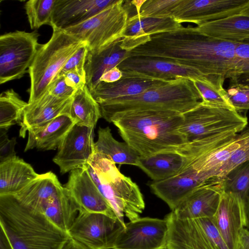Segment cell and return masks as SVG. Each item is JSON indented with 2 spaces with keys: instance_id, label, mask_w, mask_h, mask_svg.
<instances>
[{
  "instance_id": "cell-1",
  "label": "cell",
  "mask_w": 249,
  "mask_h": 249,
  "mask_svg": "<svg viewBox=\"0 0 249 249\" xmlns=\"http://www.w3.org/2000/svg\"><path fill=\"white\" fill-rule=\"evenodd\" d=\"M238 43L214 38L196 27L182 26L173 31L151 35L129 53L175 62L194 69L202 76L221 75L233 83Z\"/></svg>"
},
{
  "instance_id": "cell-2",
  "label": "cell",
  "mask_w": 249,
  "mask_h": 249,
  "mask_svg": "<svg viewBox=\"0 0 249 249\" xmlns=\"http://www.w3.org/2000/svg\"><path fill=\"white\" fill-rule=\"evenodd\" d=\"M141 157L174 149L188 142L179 128L182 113L169 110H133L116 113L107 121Z\"/></svg>"
},
{
  "instance_id": "cell-3",
  "label": "cell",
  "mask_w": 249,
  "mask_h": 249,
  "mask_svg": "<svg viewBox=\"0 0 249 249\" xmlns=\"http://www.w3.org/2000/svg\"><path fill=\"white\" fill-rule=\"evenodd\" d=\"M0 226L14 249H63L71 238L45 216L11 195H0Z\"/></svg>"
},
{
  "instance_id": "cell-4",
  "label": "cell",
  "mask_w": 249,
  "mask_h": 249,
  "mask_svg": "<svg viewBox=\"0 0 249 249\" xmlns=\"http://www.w3.org/2000/svg\"><path fill=\"white\" fill-rule=\"evenodd\" d=\"M84 167L121 222L125 223L124 217L129 221L140 217L145 205L139 187L109 157L94 150Z\"/></svg>"
},
{
  "instance_id": "cell-5",
  "label": "cell",
  "mask_w": 249,
  "mask_h": 249,
  "mask_svg": "<svg viewBox=\"0 0 249 249\" xmlns=\"http://www.w3.org/2000/svg\"><path fill=\"white\" fill-rule=\"evenodd\" d=\"M201 101L193 80L181 77L140 94L114 99L100 106L102 117L107 121L116 113L128 111L169 110L183 113Z\"/></svg>"
},
{
  "instance_id": "cell-6",
  "label": "cell",
  "mask_w": 249,
  "mask_h": 249,
  "mask_svg": "<svg viewBox=\"0 0 249 249\" xmlns=\"http://www.w3.org/2000/svg\"><path fill=\"white\" fill-rule=\"evenodd\" d=\"M16 198L67 232L78 213L83 211L52 171L40 174L18 192Z\"/></svg>"
},
{
  "instance_id": "cell-7",
  "label": "cell",
  "mask_w": 249,
  "mask_h": 249,
  "mask_svg": "<svg viewBox=\"0 0 249 249\" xmlns=\"http://www.w3.org/2000/svg\"><path fill=\"white\" fill-rule=\"evenodd\" d=\"M53 30L51 37L45 44H40L29 69V103L46 92L67 60L86 43L64 30Z\"/></svg>"
},
{
  "instance_id": "cell-8",
  "label": "cell",
  "mask_w": 249,
  "mask_h": 249,
  "mask_svg": "<svg viewBox=\"0 0 249 249\" xmlns=\"http://www.w3.org/2000/svg\"><path fill=\"white\" fill-rule=\"evenodd\" d=\"M183 122L179 131L188 142L225 131L240 132L248 124V119L235 109L200 101L182 113Z\"/></svg>"
},
{
  "instance_id": "cell-9",
  "label": "cell",
  "mask_w": 249,
  "mask_h": 249,
  "mask_svg": "<svg viewBox=\"0 0 249 249\" xmlns=\"http://www.w3.org/2000/svg\"><path fill=\"white\" fill-rule=\"evenodd\" d=\"M129 17L125 1L116 2L88 20L64 31L86 42L89 50H102L124 37Z\"/></svg>"
},
{
  "instance_id": "cell-10",
  "label": "cell",
  "mask_w": 249,
  "mask_h": 249,
  "mask_svg": "<svg viewBox=\"0 0 249 249\" xmlns=\"http://www.w3.org/2000/svg\"><path fill=\"white\" fill-rule=\"evenodd\" d=\"M167 249H229L211 218L182 219L171 211Z\"/></svg>"
},
{
  "instance_id": "cell-11",
  "label": "cell",
  "mask_w": 249,
  "mask_h": 249,
  "mask_svg": "<svg viewBox=\"0 0 249 249\" xmlns=\"http://www.w3.org/2000/svg\"><path fill=\"white\" fill-rule=\"evenodd\" d=\"M36 31H16L0 36V84L28 73L40 44Z\"/></svg>"
},
{
  "instance_id": "cell-12",
  "label": "cell",
  "mask_w": 249,
  "mask_h": 249,
  "mask_svg": "<svg viewBox=\"0 0 249 249\" xmlns=\"http://www.w3.org/2000/svg\"><path fill=\"white\" fill-rule=\"evenodd\" d=\"M125 223L102 213L80 212L69 229L71 238L89 249H113Z\"/></svg>"
},
{
  "instance_id": "cell-13",
  "label": "cell",
  "mask_w": 249,
  "mask_h": 249,
  "mask_svg": "<svg viewBox=\"0 0 249 249\" xmlns=\"http://www.w3.org/2000/svg\"><path fill=\"white\" fill-rule=\"evenodd\" d=\"M249 14V0H180L172 17L179 23H201Z\"/></svg>"
},
{
  "instance_id": "cell-14",
  "label": "cell",
  "mask_w": 249,
  "mask_h": 249,
  "mask_svg": "<svg viewBox=\"0 0 249 249\" xmlns=\"http://www.w3.org/2000/svg\"><path fill=\"white\" fill-rule=\"evenodd\" d=\"M166 219L139 217L125 223L113 249H167Z\"/></svg>"
},
{
  "instance_id": "cell-15",
  "label": "cell",
  "mask_w": 249,
  "mask_h": 249,
  "mask_svg": "<svg viewBox=\"0 0 249 249\" xmlns=\"http://www.w3.org/2000/svg\"><path fill=\"white\" fill-rule=\"evenodd\" d=\"M94 130L75 124L67 133L53 159L61 174L88 164L94 152Z\"/></svg>"
},
{
  "instance_id": "cell-16",
  "label": "cell",
  "mask_w": 249,
  "mask_h": 249,
  "mask_svg": "<svg viewBox=\"0 0 249 249\" xmlns=\"http://www.w3.org/2000/svg\"><path fill=\"white\" fill-rule=\"evenodd\" d=\"M123 75L171 80L202 75L194 69L171 61L146 56H128L118 66Z\"/></svg>"
},
{
  "instance_id": "cell-17",
  "label": "cell",
  "mask_w": 249,
  "mask_h": 249,
  "mask_svg": "<svg viewBox=\"0 0 249 249\" xmlns=\"http://www.w3.org/2000/svg\"><path fill=\"white\" fill-rule=\"evenodd\" d=\"M64 187L83 211L117 217L85 167L71 171Z\"/></svg>"
},
{
  "instance_id": "cell-18",
  "label": "cell",
  "mask_w": 249,
  "mask_h": 249,
  "mask_svg": "<svg viewBox=\"0 0 249 249\" xmlns=\"http://www.w3.org/2000/svg\"><path fill=\"white\" fill-rule=\"evenodd\" d=\"M71 101L72 97L58 98L47 90L37 100L28 103L19 124V136L24 138L29 130L42 127L60 115H70Z\"/></svg>"
},
{
  "instance_id": "cell-19",
  "label": "cell",
  "mask_w": 249,
  "mask_h": 249,
  "mask_svg": "<svg viewBox=\"0 0 249 249\" xmlns=\"http://www.w3.org/2000/svg\"><path fill=\"white\" fill-rule=\"evenodd\" d=\"M212 220L229 249H235L241 230L244 228L242 198L223 191L216 211Z\"/></svg>"
},
{
  "instance_id": "cell-20",
  "label": "cell",
  "mask_w": 249,
  "mask_h": 249,
  "mask_svg": "<svg viewBox=\"0 0 249 249\" xmlns=\"http://www.w3.org/2000/svg\"><path fill=\"white\" fill-rule=\"evenodd\" d=\"M117 0H56L50 26L64 30L88 20Z\"/></svg>"
},
{
  "instance_id": "cell-21",
  "label": "cell",
  "mask_w": 249,
  "mask_h": 249,
  "mask_svg": "<svg viewBox=\"0 0 249 249\" xmlns=\"http://www.w3.org/2000/svg\"><path fill=\"white\" fill-rule=\"evenodd\" d=\"M223 191L222 182L203 184L193 191L173 211L182 219L212 218Z\"/></svg>"
},
{
  "instance_id": "cell-22",
  "label": "cell",
  "mask_w": 249,
  "mask_h": 249,
  "mask_svg": "<svg viewBox=\"0 0 249 249\" xmlns=\"http://www.w3.org/2000/svg\"><path fill=\"white\" fill-rule=\"evenodd\" d=\"M188 160L187 142L176 148L161 151L146 157H140L137 166L153 181H159L177 175Z\"/></svg>"
},
{
  "instance_id": "cell-23",
  "label": "cell",
  "mask_w": 249,
  "mask_h": 249,
  "mask_svg": "<svg viewBox=\"0 0 249 249\" xmlns=\"http://www.w3.org/2000/svg\"><path fill=\"white\" fill-rule=\"evenodd\" d=\"M170 81L123 75L119 80L113 83L100 82L91 93L98 104L101 105L114 99L140 94L166 84Z\"/></svg>"
},
{
  "instance_id": "cell-24",
  "label": "cell",
  "mask_w": 249,
  "mask_h": 249,
  "mask_svg": "<svg viewBox=\"0 0 249 249\" xmlns=\"http://www.w3.org/2000/svg\"><path fill=\"white\" fill-rule=\"evenodd\" d=\"M122 39L102 50H89L85 71L86 85L90 92L100 82V78L105 72L117 66L129 56V52L121 46Z\"/></svg>"
},
{
  "instance_id": "cell-25",
  "label": "cell",
  "mask_w": 249,
  "mask_h": 249,
  "mask_svg": "<svg viewBox=\"0 0 249 249\" xmlns=\"http://www.w3.org/2000/svg\"><path fill=\"white\" fill-rule=\"evenodd\" d=\"M75 124L69 115L65 114L56 117L42 127L29 130L24 151L34 148L41 151L57 149Z\"/></svg>"
},
{
  "instance_id": "cell-26",
  "label": "cell",
  "mask_w": 249,
  "mask_h": 249,
  "mask_svg": "<svg viewBox=\"0 0 249 249\" xmlns=\"http://www.w3.org/2000/svg\"><path fill=\"white\" fill-rule=\"evenodd\" d=\"M182 26L173 17L140 18L132 15L128 19L124 37L135 49L147 41L150 36L169 32Z\"/></svg>"
},
{
  "instance_id": "cell-27",
  "label": "cell",
  "mask_w": 249,
  "mask_h": 249,
  "mask_svg": "<svg viewBox=\"0 0 249 249\" xmlns=\"http://www.w3.org/2000/svg\"><path fill=\"white\" fill-rule=\"evenodd\" d=\"M196 27L203 34L214 38L249 44V14L205 22Z\"/></svg>"
},
{
  "instance_id": "cell-28",
  "label": "cell",
  "mask_w": 249,
  "mask_h": 249,
  "mask_svg": "<svg viewBox=\"0 0 249 249\" xmlns=\"http://www.w3.org/2000/svg\"><path fill=\"white\" fill-rule=\"evenodd\" d=\"M39 175L31 164L18 156L0 163V195L19 192Z\"/></svg>"
},
{
  "instance_id": "cell-29",
  "label": "cell",
  "mask_w": 249,
  "mask_h": 249,
  "mask_svg": "<svg viewBox=\"0 0 249 249\" xmlns=\"http://www.w3.org/2000/svg\"><path fill=\"white\" fill-rule=\"evenodd\" d=\"M70 116L75 124L94 129L102 117L100 105L86 85L77 89L72 96Z\"/></svg>"
},
{
  "instance_id": "cell-30",
  "label": "cell",
  "mask_w": 249,
  "mask_h": 249,
  "mask_svg": "<svg viewBox=\"0 0 249 249\" xmlns=\"http://www.w3.org/2000/svg\"><path fill=\"white\" fill-rule=\"evenodd\" d=\"M94 150L109 157L115 164L137 166L139 155L126 142L117 141L110 128L100 127Z\"/></svg>"
},
{
  "instance_id": "cell-31",
  "label": "cell",
  "mask_w": 249,
  "mask_h": 249,
  "mask_svg": "<svg viewBox=\"0 0 249 249\" xmlns=\"http://www.w3.org/2000/svg\"><path fill=\"white\" fill-rule=\"evenodd\" d=\"M225 79L221 75H209L191 79L200 96L201 101L234 109L227 90L223 88Z\"/></svg>"
},
{
  "instance_id": "cell-32",
  "label": "cell",
  "mask_w": 249,
  "mask_h": 249,
  "mask_svg": "<svg viewBox=\"0 0 249 249\" xmlns=\"http://www.w3.org/2000/svg\"><path fill=\"white\" fill-rule=\"evenodd\" d=\"M27 104L13 89L2 92L0 95V130L7 132L12 125L19 124Z\"/></svg>"
},
{
  "instance_id": "cell-33",
  "label": "cell",
  "mask_w": 249,
  "mask_h": 249,
  "mask_svg": "<svg viewBox=\"0 0 249 249\" xmlns=\"http://www.w3.org/2000/svg\"><path fill=\"white\" fill-rule=\"evenodd\" d=\"M238 145L227 162L219 170L215 182H221L227 174L239 164L249 160V126H247L236 137Z\"/></svg>"
},
{
  "instance_id": "cell-34",
  "label": "cell",
  "mask_w": 249,
  "mask_h": 249,
  "mask_svg": "<svg viewBox=\"0 0 249 249\" xmlns=\"http://www.w3.org/2000/svg\"><path fill=\"white\" fill-rule=\"evenodd\" d=\"M56 0H30L24 8L32 29H37L41 26L50 25Z\"/></svg>"
},
{
  "instance_id": "cell-35",
  "label": "cell",
  "mask_w": 249,
  "mask_h": 249,
  "mask_svg": "<svg viewBox=\"0 0 249 249\" xmlns=\"http://www.w3.org/2000/svg\"><path fill=\"white\" fill-rule=\"evenodd\" d=\"M221 182L224 191L237 195L242 199L249 191V160L230 171Z\"/></svg>"
},
{
  "instance_id": "cell-36",
  "label": "cell",
  "mask_w": 249,
  "mask_h": 249,
  "mask_svg": "<svg viewBox=\"0 0 249 249\" xmlns=\"http://www.w3.org/2000/svg\"><path fill=\"white\" fill-rule=\"evenodd\" d=\"M180 0H145L136 15L140 18H163L173 17V10Z\"/></svg>"
},
{
  "instance_id": "cell-37",
  "label": "cell",
  "mask_w": 249,
  "mask_h": 249,
  "mask_svg": "<svg viewBox=\"0 0 249 249\" xmlns=\"http://www.w3.org/2000/svg\"><path fill=\"white\" fill-rule=\"evenodd\" d=\"M230 100L238 112L249 110V95L245 85L233 83L227 90Z\"/></svg>"
},
{
  "instance_id": "cell-38",
  "label": "cell",
  "mask_w": 249,
  "mask_h": 249,
  "mask_svg": "<svg viewBox=\"0 0 249 249\" xmlns=\"http://www.w3.org/2000/svg\"><path fill=\"white\" fill-rule=\"evenodd\" d=\"M88 51V46L86 43L67 60L58 76L64 75L69 71H76L81 76L86 78L85 65Z\"/></svg>"
},
{
  "instance_id": "cell-39",
  "label": "cell",
  "mask_w": 249,
  "mask_h": 249,
  "mask_svg": "<svg viewBox=\"0 0 249 249\" xmlns=\"http://www.w3.org/2000/svg\"><path fill=\"white\" fill-rule=\"evenodd\" d=\"M236 71L235 83L242 76L249 78V44L238 43L236 48Z\"/></svg>"
},
{
  "instance_id": "cell-40",
  "label": "cell",
  "mask_w": 249,
  "mask_h": 249,
  "mask_svg": "<svg viewBox=\"0 0 249 249\" xmlns=\"http://www.w3.org/2000/svg\"><path fill=\"white\" fill-rule=\"evenodd\" d=\"M6 131L0 130V163L3 162L16 157L15 147L16 138H8Z\"/></svg>"
},
{
  "instance_id": "cell-41",
  "label": "cell",
  "mask_w": 249,
  "mask_h": 249,
  "mask_svg": "<svg viewBox=\"0 0 249 249\" xmlns=\"http://www.w3.org/2000/svg\"><path fill=\"white\" fill-rule=\"evenodd\" d=\"M76 90L66 84L64 76L62 75L58 76L47 90L54 96L65 98L72 97Z\"/></svg>"
},
{
  "instance_id": "cell-42",
  "label": "cell",
  "mask_w": 249,
  "mask_h": 249,
  "mask_svg": "<svg viewBox=\"0 0 249 249\" xmlns=\"http://www.w3.org/2000/svg\"><path fill=\"white\" fill-rule=\"evenodd\" d=\"M64 76L66 84L75 89L86 85V78L81 76L76 71H69Z\"/></svg>"
},
{
  "instance_id": "cell-43",
  "label": "cell",
  "mask_w": 249,
  "mask_h": 249,
  "mask_svg": "<svg viewBox=\"0 0 249 249\" xmlns=\"http://www.w3.org/2000/svg\"><path fill=\"white\" fill-rule=\"evenodd\" d=\"M123 77L122 71L116 66L105 72L100 78V82L111 83L119 80Z\"/></svg>"
},
{
  "instance_id": "cell-44",
  "label": "cell",
  "mask_w": 249,
  "mask_h": 249,
  "mask_svg": "<svg viewBox=\"0 0 249 249\" xmlns=\"http://www.w3.org/2000/svg\"><path fill=\"white\" fill-rule=\"evenodd\" d=\"M235 249H249V231L245 228L240 232Z\"/></svg>"
},
{
  "instance_id": "cell-45",
  "label": "cell",
  "mask_w": 249,
  "mask_h": 249,
  "mask_svg": "<svg viewBox=\"0 0 249 249\" xmlns=\"http://www.w3.org/2000/svg\"><path fill=\"white\" fill-rule=\"evenodd\" d=\"M242 201L244 217V227L249 231V191L242 198Z\"/></svg>"
},
{
  "instance_id": "cell-46",
  "label": "cell",
  "mask_w": 249,
  "mask_h": 249,
  "mask_svg": "<svg viewBox=\"0 0 249 249\" xmlns=\"http://www.w3.org/2000/svg\"><path fill=\"white\" fill-rule=\"evenodd\" d=\"M0 249H14L6 233L0 227Z\"/></svg>"
},
{
  "instance_id": "cell-47",
  "label": "cell",
  "mask_w": 249,
  "mask_h": 249,
  "mask_svg": "<svg viewBox=\"0 0 249 249\" xmlns=\"http://www.w3.org/2000/svg\"><path fill=\"white\" fill-rule=\"evenodd\" d=\"M63 249H89L82 244L70 238L65 244Z\"/></svg>"
},
{
  "instance_id": "cell-48",
  "label": "cell",
  "mask_w": 249,
  "mask_h": 249,
  "mask_svg": "<svg viewBox=\"0 0 249 249\" xmlns=\"http://www.w3.org/2000/svg\"><path fill=\"white\" fill-rule=\"evenodd\" d=\"M145 1V0H134L130 1L132 5L134 6L136 9V15H138L139 14L141 8Z\"/></svg>"
},
{
  "instance_id": "cell-49",
  "label": "cell",
  "mask_w": 249,
  "mask_h": 249,
  "mask_svg": "<svg viewBox=\"0 0 249 249\" xmlns=\"http://www.w3.org/2000/svg\"><path fill=\"white\" fill-rule=\"evenodd\" d=\"M244 85H245V87L248 92V94L249 95V85H248V84H244Z\"/></svg>"
}]
</instances>
